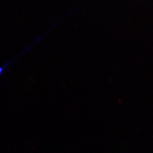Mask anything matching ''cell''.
<instances>
[{
    "label": "cell",
    "mask_w": 153,
    "mask_h": 153,
    "mask_svg": "<svg viewBox=\"0 0 153 153\" xmlns=\"http://www.w3.org/2000/svg\"><path fill=\"white\" fill-rule=\"evenodd\" d=\"M11 63H12V61H9V62L6 63L5 64H4L3 66H0V76L2 74L4 70L6 68H7L10 65H11Z\"/></svg>",
    "instance_id": "cell-1"
},
{
    "label": "cell",
    "mask_w": 153,
    "mask_h": 153,
    "mask_svg": "<svg viewBox=\"0 0 153 153\" xmlns=\"http://www.w3.org/2000/svg\"><path fill=\"white\" fill-rule=\"evenodd\" d=\"M42 38V36H39V37H38V38H36V43H38L39 41H41V39Z\"/></svg>",
    "instance_id": "cell-2"
}]
</instances>
